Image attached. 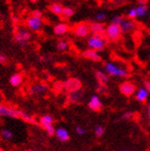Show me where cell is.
Segmentation results:
<instances>
[{
	"label": "cell",
	"instance_id": "cell-45",
	"mask_svg": "<svg viewBox=\"0 0 150 151\" xmlns=\"http://www.w3.org/2000/svg\"><path fill=\"white\" fill-rule=\"evenodd\" d=\"M123 151H128V150H123Z\"/></svg>",
	"mask_w": 150,
	"mask_h": 151
},
{
	"label": "cell",
	"instance_id": "cell-27",
	"mask_svg": "<svg viewBox=\"0 0 150 151\" xmlns=\"http://www.w3.org/2000/svg\"><path fill=\"white\" fill-rule=\"evenodd\" d=\"M94 132H95V134L97 135V137H102V135H103V134L105 132V129H104V127L101 126V125H97L95 127Z\"/></svg>",
	"mask_w": 150,
	"mask_h": 151
},
{
	"label": "cell",
	"instance_id": "cell-20",
	"mask_svg": "<svg viewBox=\"0 0 150 151\" xmlns=\"http://www.w3.org/2000/svg\"><path fill=\"white\" fill-rule=\"evenodd\" d=\"M149 95V91L144 87V88H140L137 89V91L136 93V99L140 101V102H145Z\"/></svg>",
	"mask_w": 150,
	"mask_h": 151
},
{
	"label": "cell",
	"instance_id": "cell-13",
	"mask_svg": "<svg viewBox=\"0 0 150 151\" xmlns=\"http://www.w3.org/2000/svg\"><path fill=\"white\" fill-rule=\"evenodd\" d=\"M88 108L94 111H100L101 110L102 103H101V101L99 98V96L93 95L90 98V100L88 101Z\"/></svg>",
	"mask_w": 150,
	"mask_h": 151
},
{
	"label": "cell",
	"instance_id": "cell-36",
	"mask_svg": "<svg viewBox=\"0 0 150 151\" xmlns=\"http://www.w3.org/2000/svg\"><path fill=\"white\" fill-rule=\"evenodd\" d=\"M132 116H133V113L132 112H126V113H124V114L123 115V119H131Z\"/></svg>",
	"mask_w": 150,
	"mask_h": 151
},
{
	"label": "cell",
	"instance_id": "cell-31",
	"mask_svg": "<svg viewBox=\"0 0 150 151\" xmlns=\"http://www.w3.org/2000/svg\"><path fill=\"white\" fill-rule=\"evenodd\" d=\"M123 18L122 16H119V15H117V16H114L113 18L111 19V23L120 25V24H121V22L123 21Z\"/></svg>",
	"mask_w": 150,
	"mask_h": 151
},
{
	"label": "cell",
	"instance_id": "cell-10",
	"mask_svg": "<svg viewBox=\"0 0 150 151\" xmlns=\"http://www.w3.org/2000/svg\"><path fill=\"white\" fill-rule=\"evenodd\" d=\"M65 85V89H66L67 91L72 92V91H76V90H78L81 88V82L80 80H78V78H69L67 79L65 82H64Z\"/></svg>",
	"mask_w": 150,
	"mask_h": 151
},
{
	"label": "cell",
	"instance_id": "cell-46",
	"mask_svg": "<svg viewBox=\"0 0 150 151\" xmlns=\"http://www.w3.org/2000/svg\"><path fill=\"white\" fill-rule=\"evenodd\" d=\"M0 151H3V150H1V149H0Z\"/></svg>",
	"mask_w": 150,
	"mask_h": 151
},
{
	"label": "cell",
	"instance_id": "cell-37",
	"mask_svg": "<svg viewBox=\"0 0 150 151\" xmlns=\"http://www.w3.org/2000/svg\"><path fill=\"white\" fill-rule=\"evenodd\" d=\"M6 58L3 55L0 54V63L3 64V63H6Z\"/></svg>",
	"mask_w": 150,
	"mask_h": 151
},
{
	"label": "cell",
	"instance_id": "cell-16",
	"mask_svg": "<svg viewBox=\"0 0 150 151\" xmlns=\"http://www.w3.org/2000/svg\"><path fill=\"white\" fill-rule=\"evenodd\" d=\"M68 31H69V26L65 23H59L54 27V32L55 35L58 36H63L66 34L68 32Z\"/></svg>",
	"mask_w": 150,
	"mask_h": 151
},
{
	"label": "cell",
	"instance_id": "cell-28",
	"mask_svg": "<svg viewBox=\"0 0 150 151\" xmlns=\"http://www.w3.org/2000/svg\"><path fill=\"white\" fill-rule=\"evenodd\" d=\"M106 18H107V15H106V13H104V12H99V13H97V14H96V16H95L96 20H97V21H99V22H103V21H105Z\"/></svg>",
	"mask_w": 150,
	"mask_h": 151
},
{
	"label": "cell",
	"instance_id": "cell-4",
	"mask_svg": "<svg viewBox=\"0 0 150 151\" xmlns=\"http://www.w3.org/2000/svg\"><path fill=\"white\" fill-rule=\"evenodd\" d=\"M14 41L20 45H25L32 39V33L25 29H18L14 33Z\"/></svg>",
	"mask_w": 150,
	"mask_h": 151
},
{
	"label": "cell",
	"instance_id": "cell-40",
	"mask_svg": "<svg viewBox=\"0 0 150 151\" xmlns=\"http://www.w3.org/2000/svg\"><path fill=\"white\" fill-rule=\"evenodd\" d=\"M29 2H32V3H36L37 1H38V0H29Z\"/></svg>",
	"mask_w": 150,
	"mask_h": 151
},
{
	"label": "cell",
	"instance_id": "cell-14",
	"mask_svg": "<svg viewBox=\"0 0 150 151\" xmlns=\"http://www.w3.org/2000/svg\"><path fill=\"white\" fill-rule=\"evenodd\" d=\"M83 56L86 59L90 60V61H93V62H100L101 60V56L100 55L98 51H95V50L90 49V48H89L88 50H86L83 52Z\"/></svg>",
	"mask_w": 150,
	"mask_h": 151
},
{
	"label": "cell",
	"instance_id": "cell-38",
	"mask_svg": "<svg viewBox=\"0 0 150 151\" xmlns=\"http://www.w3.org/2000/svg\"><path fill=\"white\" fill-rule=\"evenodd\" d=\"M145 88L148 90L149 93H150V81H146V83H145Z\"/></svg>",
	"mask_w": 150,
	"mask_h": 151
},
{
	"label": "cell",
	"instance_id": "cell-30",
	"mask_svg": "<svg viewBox=\"0 0 150 151\" xmlns=\"http://www.w3.org/2000/svg\"><path fill=\"white\" fill-rule=\"evenodd\" d=\"M127 17H128V19H134L136 18H137L136 7H133V9H130L128 10V12H127Z\"/></svg>",
	"mask_w": 150,
	"mask_h": 151
},
{
	"label": "cell",
	"instance_id": "cell-25",
	"mask_svg": "<svg viewBox=\"0 0 150 151\" xmlns=\"http://www.w3.org/2000/svg\"><path fill=\"white\" fill-rule=\"evenodd\" d=\"M69 48V43L65 40H60L56 43V49L60 52H65Z\"/></svg>",
	"mask_w": 150,
	"mask_h": 151
},
{
	"label": "cell",
	"instance_id": "cell-2",
	"mask_svg": "<svg viewBox=\"0 0 150 151\" xmlns=\"http://www.w3.org/2000/svg\"><path fill=\"white\" fill-rule=\"evenodd\" d=\"M104 69L109 76L114 78H127L129 72L123 67L116 65L113 62H107L104 65Z\"/></svg>",
	"mask_w": 150,
	"mask_h": 151
},
{
	"label": "cell",
	"instance_id": "cell-34",
	"mask_svg": "<svg viewBox=\"0 0 150 151\" xmlns=\"http://www.w3.org/2000/svg\"><path fill=\"white\" fill-rule=\"evenodd\" d=\"M76 131H77V133H78L79 135H82V134H86V130L84 129L83 127H81V126H78V127L76 128Z\"/></svg>",
	"mask_w": 150,
	"mask_h": 151
},
{
	"label": "cell",
	"instance_id": "cell-42",
	"mask_svg": "<svg viewBox=\"0 0 150 151\" xmlns=\"http://www.w3.org/2000/svg\"><path fill=\"white\" fill-rule=\"evenodd\" d=\"M111 1H118V0H111Z\"/></svg>",
	"mask_w": 150,
	"mask_h": 151
},
{
	"label": "cell",
	"instance_id": "cell-47",
	"mask_svg": "<svg viewBox=\"0 0 150 151\" xmlns=\"http://www.w3.org/2000/svg\"><path fill=\"white\" fill-rule=\"evenodd\" d=\"M68 1H71V0H68Z\"/></svg>",
	"mask_w": 150,
	"mask_h": 151
},
{
	"label": "cell",
	"instance_id": "cell-6",
	"mask_svg": "<svg viewBox=\"0 0 150 151\" xmlns=\"http://www.w3.org/2000/svg\"><path fill=\"white\" fill-rule=\"evenodd\" d=\"M27 27L32 32H39L43 26V20L42 18L31 16L26 19Z\"/></svg>",
	"mask_w": 150,
	"mask_h": 151
},
{
	"label": "cell",
	"instance_id": "cell-3",
	"mask_svg": "<svg viewBox=\"0 0 150 151\" xmlns=\"http://www.w3.org/2000/svg\"><path fill=\"white\" fill-rule=\"evenodd\" d=\"M104 34L107 37V39L110 41H118L121 38L123 32L120 25L111 23L105 28Z\"/></svg>",
	"mask_w": 150,
	"mask_h": 151
},
{
	"label": "cell",
	"instance_id": "cell-35",
	"mask_svg": "<svg viewBox=\"0 0 150 151\" xmlns=\"http://www.w3.org/2000/svg\"><path fill=\"white\" fill-rule=\"evenodd\" d=\"M106 85H102V84H100V86L98 87V92L99 93H104L105 91H106Z\"/></svg>",
	"mask_w": 150,
	"mask_h": 151
},
{
	"label": "cell",
	"instance_id": "cell-26",
	"mask_svg": "<svg viewBox=\"0 0 150 151\" xmlns=\"http://www.w3.org/2000/svg\"><path fill=\"white\" fill-rule=\"evenodd\" d=\"M20 118H21L22 120H23V121H25V122L29 123V124H34V123H35V120H34V118H33L32 116L27 114V113H25V112H23V111H21Z\"/></svg>",
	"mask_w": 150,
	"mask_h": 151
},
{
	"label": "cell",
	"instance_id": "cell-11",
	"mask_svg": "<svg viewBox=\"0 0 150 151\" xmlns=\"http://www.w3.org/2000/svg\"><path fill=\"white\" fill-rule=\"evenodd\" d=\"M120 27L122 29L123 33H128L136 29V22L133 21V19L123 18V21L121 22V24H120Z\"/></svg>",
	"mask_w": 150,
	"mask_h": 151
},
{
	"label": "cell",
	"instance_id": "cell-18",
	"mask_svg": "<svg viewBox=\"0 0 150 151\" xmlns=\"http://www.w3.org/2000/svg\"><path fill=\"white\" fill-rule=\"evenodd\" d=\"M23 80H24L23 76L19 73H15L10 77L9 83H10V85L13 87H19L20 85H22Z\"/></svg>",
	"mask_w": 150,
	"mask_h": 151
},
{
	"label": "cell",
	"instance_id": "cell-19",
	"mask_svg": "<svg viewBox=\"0 0 150 151\" xmlns=\"http://www.w3.org/2000/svg\"><path fill=\"white\" fill-rule=\"evenodd\" d=\"M95 77L100 84H102V85H107V83L110 80L109 75L106 72H103L101 70H97L95 72Z\"/></svg>",
	"mask_w": 150,
	"mask_h": 151
},
{
	"label": "cell",
	"instance_id": "cell-44",
	"mask_svg": "<svg viewBox=\"0 0 150 151\" xmlns=\"http://www.w3.org/2000/svg\"><path fill=\"white\" fill-rule=\"evenodd\" d=\"M149 58H150V52H149Z\"/></svg>",
	"mask_w": 150,
	"mask_h": 151
},
{
	"label": "cell",
	"instance_id": "cell-21",
	"mask_svg": "<svg viewBox=\"0 0 150 151\" xmlns=\"http://www.w3.org/2000/svg\"><path fill=\"white\" fill-rule=\"evenodd\" d=\"M89 29H90V32L94 33H104L105 32V28L102 25V23L99 21L96 22H91L89 23Z\"/></svg>",
	"mask_w": 150,
	"mask_h": 151
},
{
	"label": "cell",
	"instance_id": "cell-12",
	"mask_svg": "<svg viewBox=\"0 0 150 151\" xmlns=\"http://www.w3.org/2000/svg\"><path fill=\"white\" fill-rule=\"evenodd\" d=\"M48 90H49V88L45 84L38 83V84H33L29 87V93L32 94V95H41V94L46 93Z\"/></svg>",
	"mask_w": 150,
	"mask_h": 151
},
{
	"label": "cell",
	"instance_id": "cell-39",
	"mask_svg": "<svg viewBox=\"0 0 150 151\" xmlns=\"http://www.w3.org/2000/svg\"><path fill=\"white\" fill-rule=\"evenodd\" d=\"M147 113H148V115L150 117V102L148 103V106H147Z\"/></svg>",
	"mask_w": 150,
	"mask_h": 151
},
{
	"label": "cell",
	"instance_id": "cell-17",
	"mask_svg": "<svg viewBox=\"0 0 150 151\" xmlns=\"http://www.w3.org/2000/svg\"><path fill=\"white\" fill-rule=\"evenodd\" d=\"M56 137L62 142H65V141H68L70 137H69V134L68 132H67L66 129H65V128L63 127H59L57 128V129L55 130V134Z\"/></svg>",
	"mask_w": 150,
	"mask_h": 151
},
{
	"label": "cell",
	"instance_id": "cell-33",
	"mask_svg": "<svg viewBox=\"0 0 150 151\" xmlns=\"http://www.w3.org/2000/svg\"><path fill=\"white\" fill-rule=\"evenodd\" d=\"M32 16H34V17H38V18H42V12L41 10L36 9V10L32 11Z\"/></svg>",
	"mask_w": 150,
	"mask_h": 151
},
{
	"label": "cell",
	"instance_id": "cell-5",
	"mask_svg": "<svg viewBox=\"0 0 150 151\" xmlns=\"http://www.w3.org/2000/svg\"><path fill=\"white\" fill-rule=\"evenodd\" d=\"M52 123H54V118L49 114L43 115L40 119V124L50 135H54L55 134V129L52 125Z\"/></svg>",
	"mask_w": 150,
	"mask_h": 151
},
{
	"label": "cell",
	"instance_id": "cell-22",
	"mask_svg": "<svg viewBox=\"0 0 150 151\" xmlns=\"http://www.w3.org/2000/svg\"><path fill=\"white\" fill-rule=\"evenodd\" d=\"M64 9V6L60 3H52L49 6V10L52 13L56 15V16H61V14Z\"/></svg>",
	"mask_w": 150,
	"mask_h": 151
},
{
	"label": "cell",
	"instance_id": "cell-8",
	"mask_svg": "<svg viewBox=\"0 0 150 151\" xmlns=\"http://www.w3.org/2000/svg\"><path fill=\"white\" fill-rule=\"evenodd\" d=\"M21 111L15 108H11L6 105H0V116L11 117V118H20Z\"/></svg>",
	"mask_w": 150,
	"mask_h": 151
},
{
	"label": "cell",
	"instance_id": "cell-43",
	"mask_svg": "<svg viewBox=\"0 0 150 151\" xmlns=\"http://www.w3.org/2000/svg\"><path fill=\"white\" fill-rule=\"evenodd\" d=\"M149 124H150V117H149Z\"/></svg>",
	"mask_w": 150,
	"mask_h": 151
},
{
	"label": "cell",
	"instance_id": "cell-7",
	"mask_svg": "<svg viewBox=\"0 0 150 151\" xmlns=\"http://www.w3.org/2000/svg\"><path fill=\"white\" fill-rule=\"evenodd\" d=\"M73 32L74 34L80 37V38H85L88 36L90 33V29H89V24L86 23V22H80L74 26L73 28Z\"/></svg>",
	"mask_w": 150,
	"mask_h": 151
},
{
	"label": "cell",
	"instance_id": "cell-24",
	"mask_svg": "<svg viewBox=\"0 0 150 151\" xmlns=\"http://www.w3.org/2000/svg\"><path fill=\"white\" fill-rule=\"evenodd\" d=\"M74 9H72V7L70 6H64V9H63V12L61 14V17L62 19H70L71 17L74 16Z\"/></svg>",
	"mask_w": 150,
	"mask_h": 151
},
{
	"label": "cell",
	"instance_id": "cell-32",
	"mask_svg": "<svg viewBox=\"0 0 150 151\" xmlns=\"http://www.w3.org/2000/svg\"><path fill=\"white\" fill-rule=\"evenodd\" d=\"M54 87H55V88L56 90H58V91H61V90L65 89V85H64V83L60 82V81L56 82Z\"/></svg>",
	"mask_w": 150,
	"mask_h": 151
},
{
	"label": "cell",
	"instance_id": "cell-15",
	"mask_svg": "<svg viewBox=\"0 0 150 151\" xmlns=\"http://www.w3.org/2000/svg\"><path fill=\"white\" fill-rule=\"evenodd\" d=\"M148 6H146V0H140L138 2V5L136 6V11L137 18H143L148 12Z\"/></svg>",
	"mask_w": 150,
	"mask_h": 151
},
{
	"label": "cell",
	"instance_id": "cell-23",
	"mask_svg": "<svg viewBox=\"0 0 150 151\" xmlns=\"http://www.w3.org/2000/svg\"><path fill=\"white\" fill-rule=\"evenodd\" d=\"M82 98H83V93H82L80 89L69 92V100L72 102H79L81 101Z\"/></svg>",
	"mask_w": 150,
	"mask_h": 151
},
{
	"label": "cell",
	"instance_id": "cell-41",
	"mask_svg": "<svg viewBox=\"0 0 150 151\" xmlns=\"http://www.w3.org/2000/svg\"><path fill=\"white\" fill-rule=\"evenodd\" d=\"M148 12H149V16H150V7H149V9H148Z\"/></svg>",
	"mask_w": 150,
	"mask_h": 151
},
{
	"label": "cell",
	"instance_id": "cell-29",
	"mask_svg": "<svg viewBox=\"0 0 150 151\" xmlns=\"http://www.w3.org/2000/svg\"><path fill=\"white\" fill-rule=\"evenodd\" d=\"M1 134H2V137L5 138V139H10L12 138L13 137V134L10 130H7V129H3L1 131Z\"/></svg>",
	"mask_w": 150,
	"mask_h": 151
},
{
	"label": "cell",
	"instance_id": "cell-9",
	"mask_svg": "<svg viewBox=\"0 0 150 151\" xmlns=\"http://www.w3.org/2000/svg\"><path fill=\"white\" fill-rule=\"evenodd\" d=\"M120 92L126 97H130L134 94L136 90V87L131 81H124L119 86Z\"/></svg>",
	"mask_w": 150,
	"mask_h": 151
},
{
	"label": "cell",
	"instance_id": "cell-1",
	"mask_svg": "<svg viewBox=\"0 0 150 151\" xmlns=\"http://www.w3.org/2000/svg\"><path fill=\"white\" fill-rule=\"evenodd\" d=\"M107 37L104 33H94L88 40V45L95 51H102L107 45Z\"/></svg>",
	"mask_w": 150,
	"mask_h": 151
}]
</instances>
